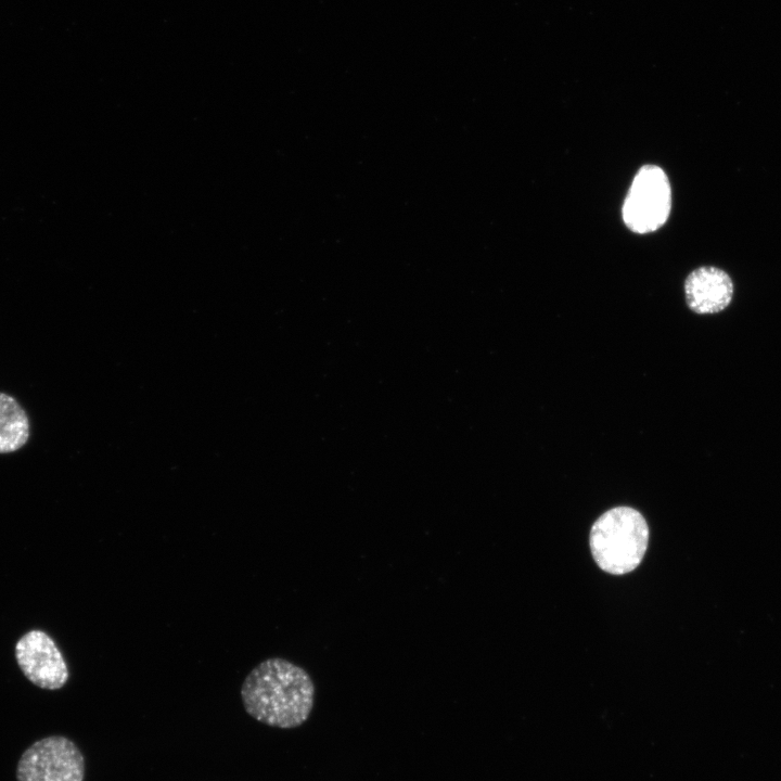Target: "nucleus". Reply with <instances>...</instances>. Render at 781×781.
Returning <instances> with one entry per match:
<instances>
[{"instance_id":"nucleus-1","label":"nucleus","mask_w":781,"mask_h":781,"mask_svg":"<svg viewBox=\"0 0 781 781\" xmlns=\"http://www.w3.org/2000/svg\"><path fill=\"white\" fill-rule=\"evenodd\" d=\"M241 697L256 720L282 729L303 725L315 701V684L300 666L281 657L260 662L245 677Z\"/></svg>"},{"instance_id":"nucleus-2","label":"nucleus","mask_w":781,"mask_h":781,"mask_svg":"<svg viewBox=\"0 0 781 781\" xmlns=\"http://www.w3.org/2000/svg\"><path fill=\"white\" fill-rule=\"evenodd\" d=\"M590 549L598 566L614 575L633 571L642 561L649 542V527L640 512L616 507L592 525Z\"/></svg>"},{"instance_id":"nucleus-3","label":"nucleus","mask_w":781,"mask_h":781,"mask_svg":"<svg viewBox=\"0 0 781 781\" xmlns=\"http://www.w3.org/2000/svg\"><path fill=\"white\" fill-rule=\"evenodd\" d=\"M671 191L668 177L656 165H644L636 174L622 214L627 228L644 234L656 231L668 219Z\"/></svg>"},{"instance_id":"nucleus-4","label":"nucleus","mask_w":781,"mask_h":781,"mask_svg":"<svg viewBox=\"0 0 781 781\" xmlns=\"http://www.w3.org/2000/svg\"><path fill=\"white\" fill-rule=\"evenodd\" d=\"M85 759L68 738L52 735L33 743L21 756L17 781H84Z\"/></svg>"},{"instance_id":"nucleus-5","label":"nucleus","mask_w":781,"mask_h":781,"mask_svg":"<svg viewBox=\"0 0 781 781\" xmlns=\"http://www.w3.org/2000/svg\"><path fill=\"white\" fill-rule=\"evenodd\" d=\"M15 656L26 678L35 686L56 690L68 679V669L55 642L41 630L25 633L16 643Z\"/></svg>"},{"instance_id":"nucleus-6","label":"nucleus","mask_w":781,"mask_h":781,"mask_svg":"<svg viewBox=\"0 0 781 781\" xmlns=\"http://www.w3.org/2000/svg\"><path fill=\"white\" fill-rule=\"evenodd\" d=\"M689 308L696 313H715L724 310L733 296V283L722 269L704 266L689 273L684 282Z\"/></svg>"},{"instance_id":"nucleus-7","label":"nucleus","mask_w":781,"mask_h":781,"mask_svg":"<svg viewBox=\"0 0 781 781\" xmlns=\"http://www.w3.org/2000/svg\"><path fill=\"white\" fill-rule=\"evenodd\" d=\"M28 417L20 402L0 392V453L17 451L29 439Z\"/></svg>"}]
</instances>
